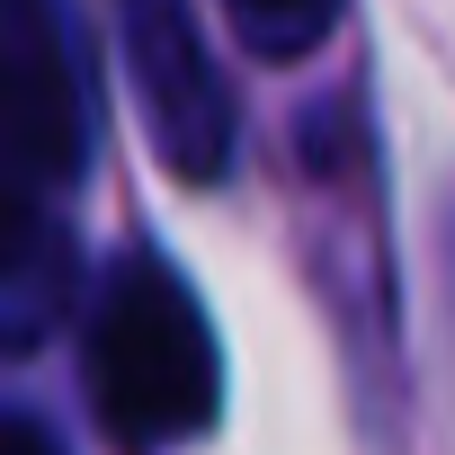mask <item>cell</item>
I'll return each mask as SVG.
<instances>
[{
    "label": "cell",
    "mask_w": 455,
    "mask_h": 455,
    "mask_svg": "<svg viewBox=\"0 0 455 455\" xmlns=\"http://www.w3.org/2000/svg\"><path fill=\"white\" fill-rule=\"evenodd\" d=\"M90 393L99 419L134 446L161 437H196L223 402V366H214V331L196 313V295L161 268V259H125L99 322H90Z\"/></svg>",
    "instance_id": "1"
},
{
    "label": "cell",
    "mask_w": 455,
    "mask_h": 455,
    "mask_svg": "<svg viewBox=\"0 0 455 455\" xmlns=\"http://www.w3.org/2000/svg\"><path fill=\"white\" fill-rule=\"evenodd\" d=\"M125 54H134V90H143V125L161 143V161L179 179H223V161H233V99H223L196 28L179 0H143L134 28H125Z\"/></svg>",
    "instance_id": "2"
},
{
    "label": "cell",
    "mask_w": 455,
    "mask_h": 455,
    "mask_svg": "<svg viewBox=\"0 0 455 455\" xmlns=\"http://www.w3.org/2000/svg\"><path fill=\"white\" fill-rule=\"evenodd\" d=\"M0 143L28 179L81 170V81L54 28V0H0Z\"/></svg>",
    "instance_id": "3"
},
{
    "label": "cell",
    "mask_w": 455,
    "mask_h": 455,
    "mask_svg": "<svg viewBox=\"0 0 455 455\" xmlns=\"http://www.w3.org/2000/svg\"><path fill=\"white\" fill-rule=\"evenodd\" d=\"M63 313V242L28 214V196H0V348L45 339Z\"/></svg>",
    "instance_id": "4"
},
{
    "label": "cell",
    "mask_w": 455,
    "mask_h": 455,
    "mask_svg": "<svg viewBox=\"0 0 455 455\" xmlns=\"http://www.w3.org/2000/svg\"><path fill=\"white\" fill-rule=\"evenodd\" d=\"M223 19H233V36H242L251 54L295 63V54H313V45L331 36L339 0H223Z\"/></svg>",
    "instance_id": "5"
},
{
    "label": "cell",
    "mask_w": 455,
    "mask_h": 455,
    "mask_svg": "<svg viewBox=\"0 0 455 455\" xmlns=\"http://www.w3.org/2000/svg\"><path fill=\"white\" fill-rule=\"evenodd\" d=\"M0 455H63V446H54L36 419H0Z\"/></svg>",
    "instance_id": "6"
},
{
    "label": "cell",
    "mask_w": 455,
    "mask_h": 455,
    "mask_svg": "<svg viewBox=\"0 0 455 455\" xmlns=\"http://www.w3.org/2000/svg\"><path fill=\"white\" fill-rule=\"evenodd\" d=\"M446 259H455V214H446Z\"/></svg>",
    "instance_id": "7"
}]
</instances>
